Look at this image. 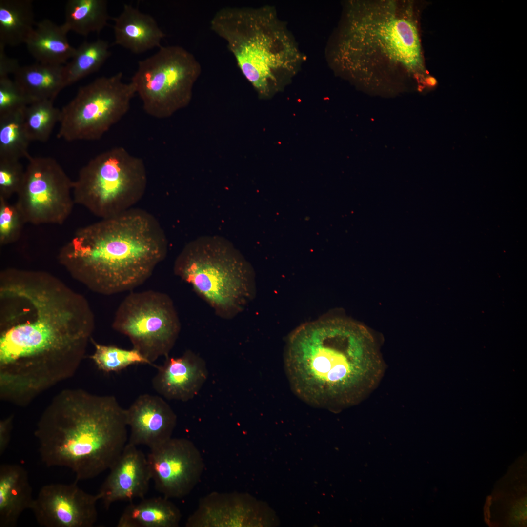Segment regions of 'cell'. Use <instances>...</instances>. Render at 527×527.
Masks as SVG:
<instances>
[{
    "label": "cell",
    "mask_w": 527,
    "mask_h": 527,
    "mask_svg": "<svg viewBox=\"0 0 527 527\" xmlns=\"http://www.w3.org/2000/svg\"><path fill=\"white\" fill-rule=\"evenodd\" d=\"M23 216L16 205L0 198V245L15 243L20 238L23 225Z\"/></svg>",
    "instance_id": "30"
},
{
    "label": "cell",
    "mask_w": 527,
    "mask_h": 527,
    "mask_svg": "<svg viewBox=\"0 0 527 527\" xmlns=\"http://www.w3.org/2000/svg\"><path fill=\"white\" fill-rule=\"evenodd\" d=\"M182 515L169 499L162 497L143 498L132 502L123 510L117 527H178Z\"/></svg>",
    "instance_id": "23"
},
{
    "label": "cell",
    "mask_w": 527,
    "mask_h": 527,
    "mask_svg": "<svg viewBox=\"0 0 527 527\" xmlns=\"http://www.w3.org/2000/svg\"><path fill=\"white\" fill-rule=\"evenodd\" d=\"M5 47L0 44V78L14 75L20 67L17 60L7 55Z\"/></svg>",
    "instance_id": "33"
},
{
    "label": "cell",
    "mask_w": 527,
    "mask_h": 527,
    "mask_svg": "<svg viewBox=\"0 0 527 527\" xmlns=\"http://www.w3.org/2000/svg\"><path fill=\"white\" fill-rule=\"evenodd\" d=\"M34 498L27 471L18 464L0 466V527H14Z\"/></svg>",
    "instance_id": "20"
},
{
    "label": "cell",
    "mask_w": 527,
    "mask_h": 527,
    "mask_svg": "<svg viewBox=\"0 0 527 527\" xmlns=\"http://www.w3.org/2000/svg\"><path fill=\"white\" fill-rule=\"evenodd\" d=\"M54 101L44 100L35 102L24 109V124L27 136L31 141L45 142L59 122L61 110Z\"/></svg>",
    "instance_id": "28"
},
{
    "label": "cell",
    "mask_w": 527,
    "mask_h": 527,
    "mask_svg": "<svg viewBox=\"0 0 527 527\" xmlns=\"http://www.w3.org/2000/svg\"><path fill=\"white\" fill-rule=\"evenodd\" d=\"M30 102L18 85L9 77L0 78V116L24 109Z\"/></svg>",
    "instance_id": "32"
},
{
    "label": "cell",
    "mask_w": 527,
    "mask_h": 527,
    "mask_svg": "<svg viewBox=\"0 0 527 527\" xmlns=\"http://www.w3.org/2000/svg\"><path fill=\"white\" fill-rule=\"evenodd\" d=\"M112 326L128 337L133 348L152 365L168 356L181 328L170 297L152 290L128 294L119 305Z\"/></svg>",
    "instance_id": "11"
},
{
    "label": "cell",
    "mask_w": 527,
    "mask_h": 527,
    "mask_svg": "<svg viewBox=\"0 0 527 527\" xmlns=\"http://www.w3.org/2000/svg\"><path fill=\"white\" fill-rule=\"evenodd\" d=\"M13 415L3 419L0 421V455L6 451L9 445L12 429Z\"/></svg>",
    "instance_id": "34"
},
{
    "label": "cell",
    "mask_w": 527,
    "mask_h": 527,
    "mask_svg": "<svg viewBox=\"0 0 527 527\" xmlns=\"http://www.w3.org/2000/svg\"><path fill=\"white\" fill-rule=\"evenodd\" d=\"M152 380L154 390L168 400L193 399L206 382L208 371L205 361L188 350L178 357H166Z\"/></svg>",
    "instance_id": "17"
},
{
    "label": "cell",
    "mask_w": 527,
    "mask_h": 527,
    "mask_svg": "<svg viewBox=\"0 0 527 527\" xmlns=\"http://www.w3.org/2000/svg\"><path fill=\"white\" fill-rule=\"evenodd\" d=\"M352 324L322 317L300 325L289 335L284 356L293 391L311 405L343 408L360 402L378 384L384 367L367 356Z\"/></svg>",
    "instance_id": "2"
},
{
    "label": "cell",
    "mask_w": 527,
    "mask_h": 527,
    "mask_svg": "<svg viewBox=\"0 0 527 527\" xmlns=\"http://www.w3.org/2000/svg\"><path fill=\"white\" fill-rule=\"evenodd\" d=\"M94 352L90 358L99 369L106 373L118 372L136 364L152 365L139 351L133 348L125 349L96 342L92 338Z\"/></svg>",
    "instance_id": "29"
},
{
    "label": "cell",
    "mask_w": 527,
    "mask_h": 527,
    "mask_svg": "<svg viewBox=\"0 0 527 527\" xmlns=\"http://www.w3.org/2000/svg\"><path fill=\"white\" fill-rule=\"evenodd\" d=\"M68 33L62 24L44 19L36 24L25 45L38 62L62 65L76 51L69 42Z\"/></svg>",
    "instance_id": "21"
},
{
    "label": "cell",
    "mask_w": 527,
    "mask_h": 527,
    "mask_svg": "<svg viewBox=\"0 0 527 527\" xmlns=\"http://www.w3.org/2000/svg\"><path fill=\"white\" fill-rule=\"evenodd\" d=\"M248 497L240 492L211 493L202 498L186 527H243L251 525Z\"/></svg>",
    "instance_id": "18"
},
{
    "label": "cell",
    "mask_w": 527,
    "mask_h": 527,
    "mask_svg": "<svg viewBox=\"0 0 527 527\" xmlns=\"http://www.w3.org/2000/svg\"><path fill=\"white\" fill-rule=\"evenodd\" d=\"M126 413L130 428L128 443L149 449L170 439L177 424L175 413L159 396L140 395L126 409Z\"/></svg>",
    "instance_id": "16"
},
{
    "label": "cell",
    "mask_w": 527,
    "mask_h": 527,
    "mask_svg": "<svg viewBox=\"0 0 527 527\" xmlns=\"http://www.w3.org/2000/svg\"><path fill=\"white\" fill-rule=\"evenodd\" d=\"M122 79L119 72L81 87L61 110L58 137L69 142L100 139L127 113L136 94L134 84Z\"/></svg>",
    "instance_id": "10"
},
{
    "label": "cell",
    "mask_w": 527,
    "mask_h": 527,
    "mask_svg": "<svg viewBox=\"0 0 527 527\" xmlns=\"http://www.w3.org/2000/svg\"><path fill=\"white\" fill-rule=\"evenodd\" d=\"M112 19L114 44L135 54L159 48L166 36L153 17L130 5L124 4L122 12Z\"/></svg>",
    "instance_id": "19"
},
{
    "label": "cell",
    "mask_w": 527,
    "mask_h": 527,
    "mask_svg": "<svg viewBox=\"0 0 527 527\" xmlns=\"http://www.w3.org/2000/svg\"><path fill=\"white\" fill-rule=\"evenodd\" d=\"M127 427L114 396L66 389L45 408L34 435L42 462L69 468L78 481L109 469L128 443Z\"/></svg>",
    "instance_id": "5"
},
{
    "label": "cell",
    "mask_w": 527,
    "mask_h": 527,
    "mask_svg": "<svg viewBox=\"0 0 527 527\" xmlns=\"http://www.w3.org/2000/svg\"><path fill=\"white\" fill-rule=\"evenodd\" d=\"M168 241L156 218L133 207L77 229L58 259L91 291L111 295L145 282L166 257Z\"/></svg>",
    "instance_id": "4"
},
{
    "label": "cell",
    "mask_w": 527,
    "mask_h": 527,
    "mask_svg": "<svg viewBox=\"0 0 527 527\" xmlns=\"http://www.w3.org/2000/svg\"><path fill=\"white\" fill-rule=\"evenodd\" d=\"M173 271L224 319L242 313L255 297L251 265L221 236H202L188 242L176 257Z\"/></svg>",
    "instance_id": "7"
},
{
    "label": "cell",
    "mask_w": 527,
    "mask_h": 527,
    "mask_svg": "<svg viewBox=\"0 0 527 527\" xmlns=\"http://www.w3.org/2000/svg\"><path fill=\"white\" fill-rule=\"evenodd\" d=\"M25 174L20 160L0 159V198L6 200L17 194Z\"/></svg>",
    "instance_id": "31"
},
{
    "label": "cell",
    "mask_w": 527,
    "mask_h": 527,
    "mask_svg": "<svg viewBox=\"0 0 527 527\" xmlns=\"http://www.w3.org/2000/svg\"><path fill=\"white\" fill-rule=\"evenodd\" d=\"M14 81L28 98L30 104L37 101H54L65 88L63 65L36 63L20 66Z\"/></svg>",
    "instance_id": "22"
},
{
    "label": "cell",
    "mask_w": 527,
    "mask_h": 527,
    "mask_svg": "<svg viewBox=\"0 0 527 527\" xmlns=\"http://www.w3.org/2000/svg\"><path fill=\"white\" fill-rule=\"evenodd\" d=\"M109 19L106 0H69L65 5L62 25L68 32L86 36L100 32Z\"/></svg>",
    "instance_id": "25"
},
{
    "label": "cell",
    "mask_w": 527,
    "mask_h": 527,
    "mask_svg": "<svg viewBox=\"0 0 527 527\" xmlns=\"http://www.w3.org/2000/svg\"><path fill=\"white\" fill-rule=\"evenodd\" d=\"M137 446L127 444L97 493L106 509L119 501L143 499L148 491L151 478L147 456Z\"/></svg>",
    "instance_id": "15"
},
{
    "label": "cell",
    "mask_w": 527,
    "mask_h": 527,
    "mask_svg": "<svg viewBox=\"0 0 527 527\" xmlns=\"http://www.w3.org/2000/svg\"><path fill=\"white\" fill-rule=\"evenodd\" d=\"M107 41H84L64 67L65 87L98 71L111 55Z\"/></svg>",
    "instance_id": "26"
},
{
    "label": "cell",
    "mask_w": 527,
    "mask_h": 527,
    "mask_svg": "<svg viewBox=\"0 0 527 527\" xmlns=\"http://www.w3.org/2000/svg\"><path fill=\"white\" fill-rule=\"evenodd\" d=\"M95 327L87 299L48 272L0 273V356L86 352Z\"/></svg>",
    "instance_id": "1"
},
{
    "label": "cell",
    "mask_w": 527,
    "mask_h": 527,
    "mask_svg": "<svg viewBox=\"0 0 527 527\" xmlns=\"http://www.w3.org/2000/svg\"><path fill=\"white\" fill-rule=\"evenodd\" d=\"M70 484L43 486L30 510L38 524L44 527H92L98 518V494H89Z\"/></svg>",
    "instance_id": "14"
},
{
    "label": "cell",
    "mask_w": 527,
    "mask_h": 527,
    "mask_svg": "<svg viewBox=\"0 0 527 527\" xmlns=\"http://www.w3.org/2000/svg\"><path fill=\"white\" fill-rule=\"evenodd\" d=\"M201 72L200 63L187 50L179 45L162 46L138 62L131 81L144 111L160 119L187 104Z\"/></svg>",
    "instance_id": "9"
},
{
    "label": "cell",
    "mask_w": 527,
    "mask_h": 527,
    "mask_svg": "<svg viewBox=\"0 0 527 527\" xmlns=\"http://www.w3.org/2000/svg\"><path fill=\"white\" fill-rule=\"evenodd\" d=\"M28 161L15 203L25 223H63L75 203L73 182L52 158L31 156Z\"/></svg>",
    "instance_id": "12"
},
{
    "label": "cell",
    "mask_w": 527,
    "mask_h": 527,
    "mask_svg": "<svg viewBox=\"0 0 527 527\" xmlns=\"http://www.w3.org/2000/svg\"><path fill=\"white\" fill-rule=\"evenodd\" d=\"M32 3L31 0H0V44H25L35 27Z\"/></svg>",
    "instance_id": "24"
},
{
    "label": "cell",
    "mask_w": 527,
    "mask_h": 527,
    "mask_svg": "<svg viewBox=\"0 0 527 527\" xmlns=\"http://www.w3.org/2000/svg\"><path fill=\"white\" fill-rule=\"evenodd\" d=\"M24 108L0 116V159L28 160L31 156L28 153L31 141L24 124Z\"/></svg>",
    "instance_id": "27"
},
{
    "label": "cell",
    "mask_w": 527,
    "mask_h": 527,
    "mask_svg": "<svg viewBox=\"0 0 527 527\" xmlns=\"http://www.w3.org/2000/svg\"><path fill=\"white\" fill-rule=\"evenodd\" d=\"M410 0H352L333 48L334 68L365 86L425 76L417 15Z\"/></svg>",
    "instance_id": "3"
},
{
    "label": "cell",
    "mask_w": 527,
    "mask_h": 527,
    "mask_svg": "<svg viewBox=\"0 0 527 527\" xmlns=\"http://www.w3.org/2000/svg\"><path fill=\"white\" fill-rule=\"evenodd\" d=\"M147 175L143 160L123 147H115L91 159L73 182L75 203L101 219L133 207L144 195Z\"/></svg>",
    "instance_id": "8"
},
{
    "label": "cell",
    "mask_w": 527,
    "mask_h": 527,
    "mask_svg": "<svg viewBox=\"0 0 527 527\" xmlns=\"http://www.w3.org/2000/svg\"><path fill=\"white\" fill-rule=\"evenodd\" d=\"M151 480L162 496L181 498L198 484L204 468L203 456L190 440L172 438L150 449L147 455Z\"/></svg>",
    "instance_id": "13"
},
{
    "label": "cell",
    "mask_w": 527,
    "mask_h": 527,
    "mask_svg": "<svg viewBox=\"0 0 527 527\" xmlns=\"http://www.w3.org/2000/svg\"><path fill=\"white\" fill-rule=\"evenodd\" d=\"M210 27L224 41L241 73L261 98L283 88L304 61L273 6H224L214 14Z\"/></svg>",
    "instance_id": "6"
}]
</instances>
